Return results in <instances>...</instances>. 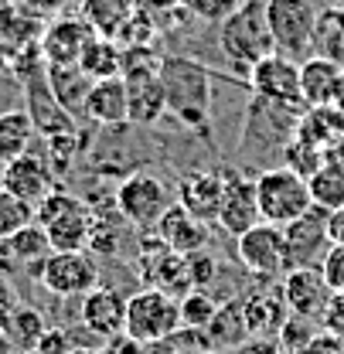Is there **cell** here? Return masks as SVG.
<instances>
[{"instance_id":"6da1fadb","label":"cell","mask_w":344,"mask_h":354,"mask_svg":"<svg viewBox=\"0 0 344 354\" xmlns=\"http://www.w3.org/2000/svg\"><path fill=\"white\" fill-rule=\"evenodd\" d=\"M161 79L168 92V113L191 133H208L212 120V68H205L194 58L164 55L161 58Z\"/></svg>"},{"instance_id":"7a4b0ae2","label":"cell","mask_w":344,"mask_h":354,"mask_svg":"<svg viewBox=\"0 0 344 354\" xmlns=\"http://www.w3.org/2000/svg\"><path fill=\"white\" fill-rule=\"evenodd\" d=\"M218 44L221 55L242 72L249 75V68L259 58L273 55V31L266 21V0H242L221 24H218Z\"/></svg>"},{"instance_id":"3957f363","label":"cell","mask_w":344,"mask_h":354,"mask_svg":"<svg viewBox=\"0 0 344 354\" xmlns=\"http://www.w3.org/2000/svg\"><path fill=\"white\" fill-rule=\"evenodd\" d=\"M35 221L48 232L51 252H89V239H92V208L79 194L55 187L48 198L35 205Z\"/></svg>"},{"instance_id":"277c9868","label":"cell","mask_w":344,"mask_h":354,"mask_svg":"<svg viewBox=\"0 0 344 354\" xmlns=\"http://www.w3.org/2000/svg\"><path fill=\"white\" fill-rule=\"evenodd\" d=\"M177 330H181V304H177V297L157 290V286H147V290L127 297L123 334H129L133 341L157 344V341L174 337Z\"/></svg>"},{"instance_id":"5b68a950","label":"cell","mask_w":344,"mask_h":354,"mask_svg":"<svg viewBox=\"0 0 344 354\" xmlns=\"http://www.w3.org/2000/svg\"><path fill=\"white\" fill-rule=\"evenodd\" d=\"M317 0H266V21L280 55L303 62L314 55V28H317Z\"/></svg>"},{"instance_id":"8992f818","label":"cell","mask_w":344,"mask_h":354,"mask_svg":"<svg viewBox=\"0 0 344 354\" xmlns=\"http://www.w3.org/2000/svg\"><path fill=\"white\" fill-rule=\"evenodd\" d=\"M256 198H259V215L269 225H290L300 218L303 212L314 205L310 201V187L307 177H300L290 167H269L256 177Z\"/></svg>"},{"instance_id":"52a82bcc","label":"cell","mask_w":344,"mask_h":354,"mask_svg":"<svg viewBox=\"0 0 344 354\" xmlns=\"http://www.w3.org/2000/svg\"><path fill=\"white\" fill-rule=\"evenodd\" d=\"M116 215L127 221V225H136V228H154L161 215L174 205L171 187L150 171H136L129 174L120 187H116Z\"/></svg>"},{"instance_id":"ba28073f","label":"cell","mask_w":344,"mask_h":354,"mask_svg":"<svg viewBox=\"0 0 344 354\" xmlns=\"http://www.w3.org/2000/svg\"><path fill=\"white\" fill-rule=\"evenodd\" d=\"M235 256L246 266L249 276L256 279H283L290 272V252H287V239L280 225L259 221L256 228L242 232L235 239Z\"/></svg>"},{"instance_id":"9c48e42d","label":"cell","mask_w":344,"mask_h":354,"mask_svg":"<svg viewBox=\"0 0 344 354\" xmlns=\"http://www.w3.org/2000/svg\"><path fill=\"white\" fill-rule=\"evenodd\" d=\"M31 276L42 283L51 297H86L92 286H99V266L82 252H48L42 263L31 266Z\"/></svg>"},{"instance_id":"30bf717a","label":"cell","mask_w":344,"mask_h":354,"mask_svg":"<svg viewBox=\"0 0 344 354\" xmlns=\"http://www.w3.org/2000/svg\"><path fill=\"white\" fill-rule=\"evenodd\" d=\"M246 82L253 88V95L269 99V102H287V106H307L300 95V62H293L290 55H266L249 68Z\"/></svg>"},{"instance_id":"8fae6325","label":"cell","mask_w":344,"mask_h":354,"mask_svg":"<svg viewBox=\"0 0 344 354\" xmlns=\"http://www.w3.org/2000/svg\"><path fill=\"white\" fill-rule=\"evenodd\" d=\"M280 286H283V300H287L290 317H300V320H310V324L320 327L324 310L334 297V290L327 286L320 266H293L280 279Z\"/></svg>"},{"instance_id":"7c38bea8","label":"cell","mask_w":344,"mask_h":354,"mask_svg":"<svg viewBox=\"0 0 344 354\" xmlns=\"http://www.w3.org/2000/svg\"><path fill=\"white\" fill-rule=\"evenodd\" d=\"M327 215L324 208L310 205L300 218L283 225L287 252H290V269L293 266H320V259L331 249V232H327Z\"/></svg>"},{"instance_id":"4fadbf2b","label":"cell","mask_w":344,"mask_h":354,"mask_svg":"<svg viewBox=\"0 0 344 354\" xmlns=\"http://www.w3.org/2000/svg\"><path fill=\"white\" fill-rule=\"evenodd\" d=\"M259 221H262V215H259L256 177L249 180V177L228 171V180H225V194H221V208H218L215 225L225 232V235L239 239L242 232L256 228Z\"/></svg>"},{"instance_id":"5bb4252c","label":"cell","mask_w":344,"mask_h":354,"mask_svg":"<svg viewBox=\"0 0 344 354\" xmlns=\"http://www.w3.org/2000/svg\"><path fill=\"white\" fill-rule=\"evenodd\" d=\"M225 180H228V171H208V167L188 171L177 180V205L188 208L194 218L212 225L218 218V208H221Z\"/></svg>"},{"instance_id":"9a60e30c","label":"cell","mask_w":344,"mask_h":354,"mask_svg":"<svg viewBox=\"0 0 344 354\" xmlns=\"http://www.w3.org/2000/svg\"><path fill=\"white\" fill-rule=\"evenodd\" d=\"M0 171H3V191H10V194H17V198H24L31 205H38L42 198H48L58 187L51 164L44 157H38V153H31V150L14 157V160H7Z\"/></svg>"},{"instance_id":"2e32d148","label":"cell","mask_w":344,"mask_h":354,"mask_svg":"<svg viewBox=\"0 0 344 354\" xmlns=\"http://www.w3.org/2000/svg\"><path fill=\"white\" fill-rule=\"evenodd\" d=\"M79 317L86 324L89 334L109 341L116 334H123V324H127V297L113 286H92L86 297H82V307H79Z\"/></svg>"},{"instance_id":"e0dca14e","label":"cell","mask_w":344,"mask_h":354,"mask_svg":"<svg viewBox=\"0 0 344 354\" xmlns=\"http://www.w3.org/2000/svg\"><path fill=\"white\" fill-rule=\"evenodd\" d=\"M96 38L82 17H58L42 35V62L44 65H79L86 44Z\"/></svg>"},{"instance_id":"ac0fdd59","label":"cell","mask_w":344,"mask_h":354,"mask_svg":"<svg viewBox=\"0 0 344 354\" xmlns=\"http://www.w3.org/2000/svg\"><path fill=\"white\" fill-rule=\"evenodd\" d=\"M154 232L171 245L174 252H181V256H191V252H201V249L212 245L208 221L194 218V215H191L188 208H181L177 201L161 215V221L154 225Z\"/></svg>"},{"instance_id":"d6986e66","label":"cell","mask_w":344,"mask_h":354,"mask_svg":"<svg viewBox=\"0 0 344 354\" xmlns=\"http://www.w3.org/2000/svg\"><path fill=\"white\" fill-rule=\"evenodd\" d=\"M239 304H242V317H246V327L253 337H276L290 317L287 300H283V286L253 290V293L239 297Z\"/></svg>"},{"instance_id":"ffe728a7","label":"cell","mask_w":344,"mask_h":354,"mask_svg":"<svg viewBox=\"0 0 344 354\" xmlns=\"http://www.w3.org/2000/svg\"><path fill=\"white\" fill-rule=\"evenodd\" d=\"M24 92H28V113L35 120V130L44 133V140L58 133H75V116L62 109V102L51 95L48 79H28Z\"/></svg>"},{"instance_id":"44dd1931","label":"cell","mask_w":344,"mask_h":354,"mask_svg":"<svg viewBox=\"0 0 344 354\" xmlns=\"http://www.w3.org/2000/svg\"><path fill=\"white\" fill-rule=\"evenodd\" d=\"M82 116H89L99 127H123V123H129L127 120V82H123V75L92 82Z\"/></svg>"},{"instance_id":"7402d4cb","label":"cell","mask_w":344,"mask_h":354,"mask_svg":"<svg viewBox=\"0 0 344 354\" xmlns=\"http://www.w3.org/2000/svg\"><path fill=\"white\" fill-rule=\"evenodd\" d=\"M341 75H344V65L331 62V58H320V55L303 58L300 62V95H303V102H307V106H331Z\"/></svg>"},{"instance_id":"603a6c76","label":"cell","mask_w":344,"mask_h":354,"mask_svg":"<svg viewBox=\"0 0 344 354\" xmlns=\"http://www.w3.org/2000/svg\"><path fill=\"white\" fill-rule=\"evenodd\" d=\"M44 79H48L51 95L62 102V109H69L72 116H79V113L86 109L92 79H89L79 65H44Z\"/></svg>"},{"instance_id":"cb8c5ba5","label":"cell","mask_w":344,"mask_h":354,"mask_svg":"<svg viewBox=\"0 0 344 354\" xmlns=\"http://www.w3.org/2000/svg\"><path fill=\"white\" fill-rule=\"evenodd\" d=\"M205 337H208L212 351H218V354H228V351H235L239 344H246L253 334H249V327H246L242 304H239V300L221 304L218 313L212 317V324L205 327Z\"/></svg>"},{"instance_id":"d4e9b609","label":"cell","mask_w":344,"mask_h":354,"mask_svg":"<svg viewBox=\"0 0 344 354\" xmlns=\"http://www.w3.org/2000/svg\"><path fill=\"white\" fill-rule=\"evenodd\" d=\"M35 136H38V130H35V120H31L28 109H7V113H0V164L28 153Z\"/></svg>"},{"instance_id":"484cf974","label":"cell","mask_w":344,"mask_h":354,"mask_svg":"<svg viewBox=\"0 0 344 354\" xmlns=\"http://www.w3.org/2000/svg\"><path fill=\"white\" fill-rule=\"evenodd\" d=\"M79 68L86 72L92 82L99 79H113V75H123V48L113 41V38H92L79 58Z\"/></svg>"},{"instance_id":"4316f807","label":"cell","mask_w":344,"mask_h":354,"mask_svg":"<svg viewBox=\"0 0 344 354\" xmlns=\"http://www.w3.org/2000/svg\"><path fill=\"white\" fill-rule=\"evenodd\" d=\"M133 14V0H82V21L99 38H116V31Z\"/></svg>"},{"instance_id":"83f0119b","label":"cell","mask_w":344,"mask_h":354,"mask_svg":"<svg viewBox=\"0 0 344 354\" xmlns=\"http://www.w3.org/2000/svg\"><path fill=\"white\" fill-rule=\"evenodd\" d=\"M310 187V201L324 212H338L344 208V167L334 160H324L314 174L307 177Z\"/></svg>"},{"instance_id":"f1b7e54d","label":"cell","mask_w":344,"mask_h":354,"mask_svg":"<svg viewBox=\"0 0 344 354\" xmlns=\"http://www.w3.org/2000/svg\"><path fill=\"white\" fill-rule=\"evenodd\" d=\"M314 55L344 65V10L341 7H320L317 28H314Z\"/></svg>"},{"instance_id":"f546056e","label":"cell","mask_w":344,"mask_h":354,"mask_svg":"<svg viewBox=\"0 0 344 354\" xmlns=\"http://www.w3.org/2000/svg\"><path fill=\"white\" fill-rule=\"evenodd\" d=\"M3 330H7V337L14 341V348L21 354H31L35 348H38V341L44 337V330H48V320H44V313L42 310H35V307H21L14 310L3 324H0Z\"/></svg>"},{"instance_id":"4dcf8cb0","label":"cell","mask_w":344,"mask_h":354,"mask_svg":"<svg viewBox=\"0 0 344 354\" xmlns=\"http://www.w3.org/2000/svg\"><path fill=\"white\" fill-rule=\"evenodd\" d=\"M7 249H10V256H14L17 266H35L51 252V242H48V232H44L42 225L31 221V225H24L21 232H14L7 239Z\"/></svg>"},{"instance_id":"1f68e13d","label":"cell","mask_w":344,"mask_h":354,"mask_svg":"<svg viewBox=\"0 0 344 354\" xmlns=\"http://www.w3.org/2000/svg\"><path fill=\"white\" fill-rule=\"evenodd\" d=\"M177 304H181V327H194V330H205L212 324V317L218 313V307H221V300H215L205 286L188 290Z\"/></svg>"},{"instance_id":"d6a6232c","label":"cell","mask_w":344,"mask_h":354,"mask_svg":"<svg viewBox=\"0 0 344 354\" xmlns=\"http://www.w3.org/2000/svg\"><path fill=\"white\" fill-rule=\"evenodd\" d=\"M283 160H287L290 171H297L300 177H310L324 160H327V150L307 143V140H300V136H290V143L283 147Z\"/></svg>"},{"instance_id":"836d02e7","label":"cell","mask_w":344,"mask_h":354,"mask_svg":"<svg viewBox=\"0 0 344 354\" xmlns=\"http://www.w3.org/2000/svg\"><path fill=\"white\" fill-rule=\"evenodd\" d=\"M35 221V205L10 194V191H0V239H10L14 232H21L24 225Z\"/></svg>"},{"instance_id":"e575fe53","label":"cell","mask_w":344,"mask_h":354,"mask_svg":"<svg viewBox=\"0 0 344 354\" xmlns=\"http://www.w3.org/2000/svg\"><path fill=\"white\" fill-rule=\"evenodd\" d=\"M317 334V324H310V320H300V317H287V324L280 327V344L287 348L290 354H300L307 344H310V337Z\"/></svg>"},{"instance_id":"d590c367","label":"cell","mask_w":344,"mask_h":354,"mask_svg":"<svg viewBox=\"0 0 344 354\" xmlns=\"http://www.w3.org/2000/svg\"><path fill=\"white\" fill-rule=\"evenodd\" d=\"M242 0H181V7L188 14H194L198 21H208V24H221Z\"/></svg>"},{"instance_id":"8d00e7d4","label":"cell","mask_w":344,"mask_h":354,"mask_svg":"<svg viewBox=\"0 0 344 354\" xmlns=\"http://www.w3.org/2000/svg\"><path fill=\"white\" fill-rule=\"evenodd\" d=\"M320 272L334 293H344V245H331L327 256L320 259Z\"/></svg>"},{"instance_id":"74e56055","label":"cell","mask_w":344,"mask_h":354,"mask_svg":"<svg viewBox=\"0 0 344 354\" xmlns=\"http://www.w3.org/2000/svg\"><path fill=\"white\" fill-rule=\"evenodd\" d=\"M188 266H191V279H194V286L212 283V279H215V272H218V263L208 256V249L191 252V256H188Z\"/></svg>"},{"instance_id":"f35d334b","label":"cell","mask_w":344,"mask_h":354,"mask_svg":"<svg viewBox=\"0 0 344 354\" xmlns=\"http://www.w3.org/2000/svg\"><path fill=\"white\" fill-rule=\"evenodd\" d=\"M320 327H324L327 334H334V337H341L344 341V293H334V297H331V304H327V310H324Z\"/></svg>"},{"instance_id":"ab89813d","label":"cell","mask_w":344,"mask_h":354,"mask_svg":"<svg viewBox=\"0 0 344 354\" xmlns=\"http://www.w3.org/2000/svg\"><path fill=\"white\" fill-rule=\"evenodd\" d=\"M69 351H72V337L62 327H48L44 337L38 341V348H35V354H69Z\"/></svg>"},{"instance_id":"60d3db41","label":"cell","mask_w":344,"mask_h":354,"mask_svg":"<svg viewBox=\"0 0 344 354\" xmlns=\"http://www.w3.org/2000/svg\"><path fill=\"white\" fill-rule=\"evenodd\" d=\"M228 354H290V351L280 344V337H253V341L239 344L235 351H228Z\"/></svg>"},{"instance_id":"b9f144b4","label":"cell","mask_w":344,"mask_h":354,"mask_svg":"<svg viewBox=\"0 0 344 354\" xmlns=\"http://www.w3.org/2000/svg\"><path fill=\"white\" fill-rule=\"evenodd\" d=\"M341 337H334V334H327V330H320V334H314L310 337V344L303 348L300 354H341Z\"/></svg>"},{"instance_id":"7bdbcfd3","label":"cell","mask_w":344,"mask_h":354,"mask_svg":"<svg viewBox=\"0 0 344 354\" xmlns=\"http://www.w3.org/2000/svg\"><path fill=\"white\" fill-rule=\"evenodd\" d=\"M17 307H21V297H17L10 276H0V324H3Z\"/></svg>"},{"instance_id":"ee69618b","label":"cell","mask_w":344,"mask_h":354,"mask_svg":"<svg viewBox=\"0 0 344 354\" xmlns=\"http://www.w3.org/2000/svg\"><path fill=\"white\" fill-rule=\"evenodd\" d=\"M327 232H331V245H344V208L327 215Z\"/></svg>"},{"instance_id":"f6af8a7d","label":"cell","mask_w":344,"mask_h":354,"mask_svg":"<svg viewBox=\"0 0 344 354\" xmlns=\"http://www.w3.org/2000/svg\"><path fill=\"white\" fill-rule=\"evenodd\" d=\"M14 256H10V249H7V239H0V276H7V272H14Z\"/></svg>"},{"instance_id":"bcb514c9","label":"cell","mask_w":344,"mask_h":354,"mask_svg":"<svg viewBox=\"0 0 344 354\" xmlns=\"http://www.w3.org/2000/svg\"><path fill=\"white\" fill-rule=\"evenodd\" d=\"M327 160H334V164H341L344 167V133L327 147Z\"/></svg>"},{"instance_id":"7dc6e473","label":"cell","mask_w":344,"mask_h":354,"mask_svg":"<svg viewBox=\"0 0 344 354\" xmlns=\"http://www.w3.org/2000/svg\"><path fill=\"white\" fill-rule=\"evenodd\" d=\"M0 354H21L17 348H14V341L7 337V330H3V327H0Z\"/></svg>"},{"instance_id":"c3c4849f","label":"cell","mask_w":344,"mask_h":354,"mask_svg":"<svg viewBox=\"0 0 344 354\" xmlns=\"http://www.w3.org/2000/svg\"><path fill=\"white\" fill-rule=\"evenodd\" d=\"M69 354H102V351H96V348H72Z\"/></svg>"},{"instance_id":"681fc988","label":"cell","mask_w":344,"mask_h":354,"mask_svg":"<svg viewBox=\"0 0 344 354\" xmlns=\"http://www.w3.org/2000/svg\"><path fill=\"white\" fill-rule=\"evenodd\" d=\"M0 191H3V171H0Z\"/></svg>"},{"instance_id":"f907efd6","label":"cell","mask_w":344,"mask_h":354,"mask_svg":"<svg viewBox=\"0 0 344 354\" xmlns=\"http://www.w3.org/2000/svg\"><path fill=\"white\" fill-rule=\"evenodd\" d=\"M341 354H344V344H341Z\"/></svg>"},{"instance_id":"816d5d0a","label":"cell","mask_w":344,"mask_h":354,"mask_svg":"<svg viewBox=\"0 0 344 354\" xmlns=\"http://www.w3.org/2000/svg\"><path fill=\"white\" fill-rule=\"evenodd\" d=\"M31 354H35V351H31Z\"/></svg>"}]
</instances>
